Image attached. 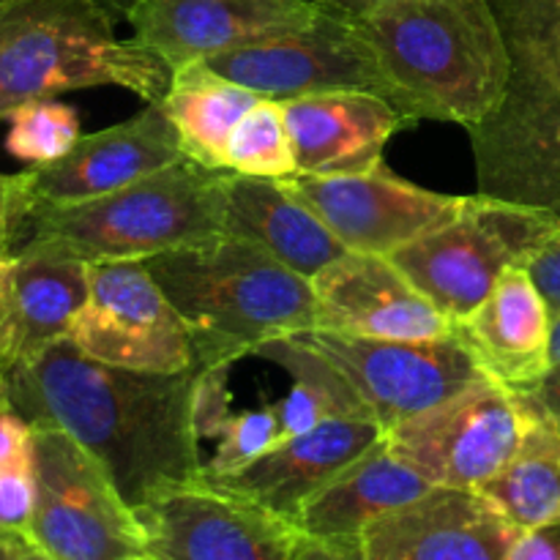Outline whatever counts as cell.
I'll list each match as a JSON object with an SVG mask.
<instances>
[{
    "label": "cell",
    "instance_id": "83f0119b",
    "mask_svg": "<svg viewBox=\"0 0 560 560\" xmlns=\"http://www.w3.org/2000/svg\"><path fill=\"white\" fill-rule=\"evenodd\" d=\"M224 170L257 178H288L295 173L284 107L277 98H260L241 118L228 140Z\"/></svg>",
    "mask_w": 560,
    "mask_h": 560
},
{
    "label": "cell",
    "instance_id": "4fadbf2b",
    "mask_svg": "<svg viewBox=\"0 0 560 560\" xmlns=\"http://www.w3.org/2000/svg\"><path fill=\"white\" fill-rule=\"evenodd\" d=\"M279 180L317 213L345 249L364 255L392 257L452 222L465 206V197L410 184L386 164L348 175L293 173Z\"/></svg>",
    "mask_w": 560,
    "mask_h": 560
},
{
    "label": "cell",
    "instance_id": "484cf974",
    "mask_svg": "<svg viewBox=\"0 0 560 560\" xmlns=\"http://www.w3.org/2000/svg\"><path fill=\"white\" fill-rule=\"evenodd\" d=\"M530 394V419L514 457L479 487L481 495L523 534L560 520V430L541 399Z\"/></svg>",
    "mask_w": 560,
    "mask_h": 560
},
{
    "label": "cell",
    "instance_id": "7dc6e473",
    "mask_svg": "<svg viewBox=\"0 0 560 560\" xmlns=\"http://www.w3.org/2000/svg\"><path fill=\"white\" fill-rule=\"evenodd\" d=\"M0 3H3V0H0Z\"/></svg>",
    "mask_w": 560,
    "mask_h": 560
},
{
    "label": "cell",
    "instance_id": "ffe728a7",
    "mask_svg": "<svg viewBox=\"0 0 560 560\" xmlns=\"http://www.w3.org/2000/svg\"><path fill=\"white\" fill-rule=\"evenodd\" d=\"M295 173L348 175L383 164V148L397 131L419 124L364 91L312 93L282 102Z\"/></svg>",
    "mask_w": 560,
    "mask_h": 560
},
{
    "label": "cell",
    "instance_id": "5b68a950",
    "mask_svg": "<svg viewBox=\"0 0 560 560\" xmlns=\"http://www.w3.org/2000/svg\"><path fill=\"white\" fill-rule=\"evenodd\" d=\"M173 69L140 42L118 38L102 0L0 3V120L36 98L85 88H124L162 104Z\"/></svg>",
    "mask_w": 560,
    "mask_h": 560
},
{
    "label": "cell",
    "instance_id": "52a82bcc",
    "mask_svg": "<svg viewBox=\"0 0 560 560\" xmlns=\"http://www.w3.org/2000/svg\"><path fill=\"white\" fill-rule=\"evenodd\" d=\"M558 224L560 217L545 208L474 191L452 222L402 246L388 260L459 326L485 304L509 268L534 260Z\"/></svg>",
    "mask_w": 560,
    "mask_h": 560
},
{
    "label": "cell",
    "instance_id": "7c38bea8",
    "mask_svg": "<svg viewBox=\"0 0 560 560\" xmlns=\"http://www.w3.org/2000/svg\"><path fill=\"white\" fill-rule=\"evenodd\" d=\"M66 339L120 370H197L189 328L142 260L91 262V293Z\"/></svg>",
    "mask_w": 560,
    "mask_h": 560
},
{
    "label": "cell",
    "instance_id": "ba28073f",
    "mask_svg": "<svg viewBox=\"0 0 560 560\" xmlns=\"http://www.w3.org/2000/svg\"><path fill=\"white\" fill-rule=\"evenodd\" d=\"M33 501L25 534L55 560H124L145 552L137 512L71 435L33 427Z\"/></svg>",
    "mask_w": 560,
    "mask_h": 560
},
{
    "label": "cell",
    "instance_id": "8992f818",
    "mask_svg": "<svg viewBox=\"0 0 560 560\" xmlns=\"http://www.w3.org/2000/svg\"><path fill=\"white\" fill-rule=\"evenodd\" d=\"M228 170L191 159L156 170L135 184L74 206L33 208L22 246L82 262L145 260L224 233Z\"/></svg>",
    "mask_w": 560,
    "mask_h": 560
},
{
    "label": "cell",
    "instance_id": "ee69618b",
    "mask_svg": "<svg viewBox=\"0 0 560 560\" xmlns=\"http://www.w3.org/2000/svg\"><path fill=\"white\" fill-rule=\"evenodd\" d=\"M102 3L107 5L115 16H126V11H129L137 0H102Z\"/></svg>",
    "mask_w": 560,
    "mask_h": 560
},
{
    "label": "cell",
    "instance_id": "3957f363",
    "mask_svg": "<svg viewBox=\"0 0 560 560\" xmlns=\"http://www.w3.org/2000/svg\"><path fill=\"white\" fill-rule=\"evenodd\" d=\"M355 27L421 120L474 131L506 96L512 58L490 0H386Z\"/></svg>",
    "mask_w": 560,
    "mask_h": 560
},
{
    "label": "cell",
    "instance_id": "277c9868",
    "mask_svg": "<svg viewBox=\"0 0 560 560\" xmlns=\"http://www.w3.org/2000/svg\"><path fill=\"white\" fill-rule=\"evenodd\" d=\"M512 58L495 113L470 135L476 191L560 217V0H490Z\"/></svg>",
    "mask_w": 560,
    "mask_h": 560
},
{
    "label": "cell",
    "instance_id": "9c48e42d",
    "mask_svg": "<svg viewBox=\"0 0 560 560\" xmlns=\"http://www.w3.org/2000/svg\"><path fill=\"white\" fill-rule=\"evenodd\" d=\"M530 419L528 392L481 377L446 402L388 430L386 441L432 487L479 490L514 457Z\"/></svg>",
    "mask_w": 560,
    "mask_h": 560
},
{
    "label": "cell",
    "instance_id": "6da1fadb",
    "mask_svg": "<svg viewBox=\"0 0 560 560\" xmlns=\"http://www.w3.org/2000/svg\"><path fill=\"white\" fill-rule=\"evenodd\" d=\"M200 372L120 370L88 359L63 337L5 366V402L31 427L74 438L140 512L200 481Z\"/></svg>",
    "mask_w": 560,
    "mask_h": 560
},
{
    "label": "cell",
    "instance_id": "7a4b0ae2",
    "mask_svg": "<svg viewBox=\"0 0 560 560\" xmlns=\"http://www.w3.org/2000/svg\"><path fill=\"white\" fill-rule=\"evenodd\" d=\"M189 328L197 370L255 355L260 345L315 328V288L260 246L217 235L142 260Z\"/></svg>",
    "mask_w": 560,
    "mask_h": 560
},
{
    "label": "cell",
    "instance_id": "d6a6232c",
    "mask_svg": "<svg viewBox=\"0 0 560 560\" xmlns=\"http://www.w3.org/2000/svg\"><path fill=\"white\" fill-rule=\"evenodd\" d=\"M25 219L27 206L22 200L20 178L16 175H0V268L20 249Z\"/></svg>",
    "mask_w": 560,
    "mask_h": 560
},
{
    "label": "cell",
    "instance_id": "d6986e66",
    "mask_svg": "<svg viewBox=\"0 0 560 560\" xmlns=\"http://www.w3.org/2000/svg\"><path fill=\"white\" fill-rule=\"evenodd\" d=\"M381 438L383 427L372 419H331L310 432L282 438L235 474L200 476V481L293 525L304 503Z\"/></svg>",
    "mask_w": 560,
    "mask_h": 560
},
{
    "label": "cell",
    "instance_id": "4dcf8cb0",
    "mask_svg": "<svg viewBox=\"0 0 560 560\" xmlns=\"http://www.w3.org/2000/svg\"><path fill=\"white\" fill-rule=\"evenodd\" d=\"M36 501L33 465L0 470V528L25 530Z\"/></svg>",
    "mask_w": 560,
    "mask_h": 560
},
{
    "label": "cell",
    "instance_id": "30bf717a",
    "mask_svg": "<svg viewBox=\"0 0 560 560\" xmlns=\"http://www.w3.org/2000/svg\"><path fill=\"white\" fill-rule=\"evenodd\" d=\"M202 63L262 98L288 102L312 93L364 91L421 120L405 93L388 80L355 22L323 9L317 20L301 31L244 44Z\"/></svg>",
    "mask_w": 560,
    "mask_h": 560
},
{
    "label": "cell",
    "instance_id": "4316f807",
    "mask_svg": "<svg viewBox=\"0 0 560 560\" xmlns=\"http://www.w3.org/2000/svg\"><path fill=\"white\" fill-rule=\"evenodd\" d=\"M257 359H266L284 370L293 381L290 392L277 402L282 438L301 435L331 419H372L370 408L353 383L312 345L299 337L273 339L255 350ZM375 421V419H372Z\"/></svg>",
    "mask_w": 560,
    "mask_h": 560
},
{
    "label": "cell",
    "instance_id": "d590c367",
    "mask_svg": "<svg viewBox=\"0 0 560 560\" xmlns=\"http://www.w3.org/2000/svg\"><path fill=\"white\" fill-rule=\"evenodd\" d=\"M528 271L539 290L545 293L547 304H550L552 315L560 312V224L556 233L550 235L545 246L536 252L534 260L528 262Z\"/></svg>",
    "mask_w": 560,
    "mask_h": 560
},
{
    "label": "cell",
    "instance_id": "ac0fdd59",
    "mask_svg": "<svg viewBox=\"0 0 560 560\" xmlns=\"http://www.w3.org/2000/svg\"><path fill=\"white\" fill-rule=\"evenodd\" d=\"M520 530L479 490L432 487L361 534L366 560H506Z\"/></svg>",
    "mask_w": 560,
    "mask_h": 560
},
{
    "label": "cell",
    "instance_id": "836d02e7",
    "mask_svg": "<svg viewBox=\"0 0 560 560\" xmlns=\"http://www.w3.org/2000/svg\"><path fill=\"white\" fill-rule=\"evenodd\" d=\"M290 560H366V552L361 536L320 539V536L295 534Z\"/></svg>",
    "mask_w": 560,
    "mask_h": 560
},
{
    "label": "cell",
    "instance_id": "f1b7e54d",
    "mask_svg": "<svg viewBox=\"0 0 560 560\" xmlns=\"http://www.w3.org/2000/svg\"><path fill=\"white\" fill-rule=\"evenodd\" d=\"M11 129L5 151L27 164H47L71 151L80 140V115L74 107L55 98H36L9 115Z\"/></svg>",
    "mask_w": 560,
    "mask_h": 560
},
{
    "label": "cell",
    "instance_id": "5bb4252c",
    "mask_svg": "<svg viewBox=\"0 0 560 560\" xmlns=\"http://www.w3.org/2000/svg\"><path fill=\"white\" fill-rule=\"evenodd\" d=\"M186 159L178 131L162 104H148L135 118L82 135L69 153L16 173L27 213L118 191L156 170Z\"/></svg>",
    "mask_w": 560,
    "mask_h": 560
},
{
    "label": "cell",
    "instance_id": "603a6c76",
    "mask_svg": "<svg viewBox=\"0 0 560 560\" xmlns=\"http://www.w3.org/2000/svg\"><path fill=\"white\" fill-rule=\"evenodd\" d=\"M224 235L260 246L273 260L310 282L348 252L282 180L257 175H228Z\"/></svg>",
    "mask_w": 560,
    "mask_h": 560
},
{
    "label": "cell",
    "instance_id": "9a60e30c",
    "mask_svg": "<svg viewBox=\"0 0 560 560\" xmlns=\"http://www.w3.org/2000/svg\"><path fill=\"white\" fill-rule=\"evenodd\" d=\"M145 550L159 560H290L295 525L197 485L164 492L137 512Z\"/></svg>",
    "mask_w": 560,
    "mask_h": 560
},
{
    "label": "cell",
    "instance_id": "f35d334b",
    "mask_svg": "<svg viewBox=\"0 0 560 560\" xmlns=\"http://www.w3.org/2000/svg\"><path fill=\"white\" fill-rule=\"evenodd\" d=\"M530 392L541 399V405H545L547 413L556 419V424L560 430V370H552L550 375H547L539 386L530 388Z\"/></svg>",
    "mask_w": 560,
    "mask_h": 560
},
{
    "label": "cell",
    "instance_id": "8fae6325",
    "mask_svg": "<svg viewBox=\"0 0 560 560\" xmlns=\"http://www.w3.org/2000/svg\"><path fill=\"white\" fill-rule=\"evenodd\" d=\"M326 355L359 392L383 432L427 413L454 394L487 377L457 337L448 339H370L348 334H295Z\"/></svg>",
    "mask_w": 560,
    "mask_h": 560
},
{
    "label": "cell",
    "instance_id": "e575fe53",
    "mask_svg": "<svg viewBox=\"0 0 560 560\" xmlns=\"http://www.w3.org/2000/svg\"><path fill=\"white\" fill-rule=\"evenodd\" d=\"M33 465V427L16 413H0V470Z\"/></svg>",
    "mask_w": 560,
    "mask_h": 560
},
{
    "label": "cell",
    "instance_id": "44dd1931",
    "mask_svg": "<svg viewBox=\"0 0 560 560\" xmlns=\"http://www.w3.org/2000/svg\"><path fill=\"white\" fill-rule=\"evenodd\" d=\"M454 337L487 377L514 392H530L552 372V310L528 266L509 268Z\"/></svg>",
    "mask_w": 560,
    "mask_h": 560
},
{
    "label": "cell",
    "instance_id": "f546056e",
    "mask_svg": "<svg viewBox=\"0 0 560 560\" xmlns=\"http://www.w3.org/2000/svg\"><path fill=\"white\" fill-rule=\"evenodd\" d=\"M217 448L200 476H224L246 468L282 441L277 405H260L244 413H230L217 432Z\"/></svg>",
    "mask_w": 560,
    "mask_h": 560
},
{
    "label": "cell",
    "instance_id": "74e56055",
    "mask_svg": "<svg viewBox=\"0 0 560 560\" xmlns=\"http://www.w3.org/2000/svg\"><path fill=\"white\" fill-rule=\"evenodd\" d=\"M310 3L317 5V9L328 11V14H337L350 22H359L364 20V16H370L372 11H375L381 3H386V0H310Z\"/></svg>",
    "mask_w": 560,
    "mask_h": 560
},
{
    "label": "cell",
    "instance_id": "d4e9b609",
    "mask_svg": "<svg viewBox=\"0 0 560 560\" xmlns=\"http://www.w3.org/2000/svg\"><path fill=\"white\" fill-rule=\"evenodd\" d=\"M260 98L200 60L173 71L162 107L178 131L186 159L202 167L224 170L230 135Z\"/></svg>",
    "mask_w": 560,
    "mask_h": 560
},
{
    "label": "cell",
    "instance_id": "2e32d148",
    "mask_svg": "<svg viewBox=\"0 0 560 560\" xmlns=\"http://www.w3.org/2000/svg\"><path fill=\"white\" fill-rule=\"evenodd\" d=\"M320 9L310 0H137L124 20L135 42L173 71L244 44L301 31Z\"/></svg>",
    "mask_w": 560,
    "mask_h": 560
},
{
    "label": "cell",
    "instance_id": "e0dca14e",
    "mask_svg": "<svg viewBox=\"0 0 560 560\" xmlns=\"http://www.w3.org/2000/svg\"><path fill=\"white\" fill-rule=\"evenodd\" d=\"M315 328L370 339H448L454 323L388 257L345 252L315 279Z\"/></svg>",
    "mask_w": 560,
    "mask_h": 560
},
{
    "label": "cell",
    "instance_id": "1f68e13d",
    "mask_svg": "<svg viewBox=\"0 0 560 560\" xmlns=\"http://www.w3.org/2000/svg\"><path fill=\"white\" fill-rule=\"evenodd\" d=\"M228 372L230 366L200 372V386H197V430H200V438H217L219 427L228 421L230 416Z\"/></svg>",
    "mask_w": 560,
    "mask_h": 560
},
{
    "label": "cell",
    "instance_id": "7bdbcfd3",
    "mask_svg": "<svg viewBox=\"0 0 560 560\" xmlns=\"http://www.w3.org/2000/svg\"><path fill=\"white\" fill-rule=\"evenodd\" d=\"M550 355H552V370H560V312H558V315H552V348H550Z\"/></svg>",
    "mask_w": 560,
    "mask_h": 560
},
{
    "label": "cell",
    "instance_id": "ab89813d",
    "mask_svg": "<svg viewBox=\"0 0 560 560\" xmlns=\"http://www.w3.org/2000/svg\"><path fill=\"white\" fill-rule=\"evenodd\" d=\"M14 560H55V558L47 556V552H44L38 545H33V541L27 539L25 530H20V539H16V558Z\"/></svg>",
    "mask_w": 560,
    "mask_h": 560
},
{
    "label": "cell",
    "instance_id": "bcb514c9",
    "mask_svg": "<svg viewBox=\"0 0 560 560\" xmlns=\"http://www.w3.org/2000/svg\"><path fill=\"white\" fill-rule=\"evenodd\" d=\"M124 560H159L156 556H151V552H135V556H129V558H124Z\"/></svg>",
    "mask_w": 560,
    "mask_h": 560
},
{
    "label": "cell",
    "instance_id": "cb8c5ba5",
    "mask_svg": "<svg viewBox=\"0 0 560 560\" xmlns=\"http://www.w3.org/2000/svg\"><path fill=\"white\" fill-rule=\"evenodd\" d=\"M430 490V481L394 452L383 432L370 452L353 459L304 503L293 525L299 534L320 539L361 536L383 514L413 503Z\"/></svg>",
    "mask_w": 560,
    "mask_h": 560
},
{
    "label": "cell",
    "instance_id": "f6af8a7d",
    "mask_svg": "<svg viewBox=\"0 0 560 560\" xmlns=\"http://www.w3.org/2000/svg\"><path fill=\"white\" fill-rule=\"evenodd\" d=\"M0 413H9V402H5V366H0Z\"/></svg>",
    "mask_w": 560,
    "mask_h": 560
},
{
    "label": "cell",
    "instance_id": "b9f144b4",
    "mask_svg": "<svg viewBox=\"0 0 560 560\" xmlns=\"http://www.w3.org/2000/svg\"><path fill=\"white\" fill-rule=\"evenodd\" d=\"M0 366H9V339H5V310L0 295Z\"/></svg>",
    "mask_w": 560,
    "mask_h": 560
},
{
    "label": "cell",
    "instance_id": "8d00e7d4",
    "mask_svg": "<svg viewBox=\"0 0 560 560\" xmlns=\"http://www.w3.org/2000/svg\"><path fill=\"white\" fill-rule=\"evenodd\" d=\"M506 560H560V520L523 530Z\"/></svg>",
    "mask_w": 560,
    "mask_h": 560
},
{
    "label": "cell",
    "instance_id": "60d3db41",
    "mask_svg": "<svg viewBox=\"0 0 560 560\" xmlns=\"http://www.w3.org/2000/svg\"><path fill=\"white\" fill-rule=\"evenodd\" d=\"M16 539H20V530L0 528V560L16 558Z\"/></svg>",
    "mask_w": 560,
    "mask_h": 560
},
{
    "label": "cell",
    "instance_id": "7402d4cb",
    "mask_svg": "<svg viewBox=\"0 0 560 560\" xmlns=\"http://www.w3.org/2000/svg\"><path fill=\"white\" fill-rule=\"evenodd\" d=\"M91 293V266L77 257L22 246L0 268L9 366L63 339Z\"/></svg>",
    "mask_w": 560,
    "mask_h": 560
}]
</instances>
